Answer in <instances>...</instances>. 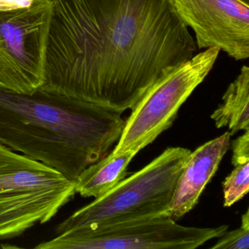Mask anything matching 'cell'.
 Here are the masks:
<instances>
[{
  "instance_id": "6",
  "label": "cell",
  "mask_w": 249,
  "mask_h": 249,
  "mask_svg": "<svg viewBox=\"0 0 249 249\" xmlns=\"http://www.w3.org/2000/svg\"><path fill=\"white\" fill-rule=\"evenodd\" d=\"M53 0L0 9V89L31 94L44 80L46 45Z\"/></svg>"
},
{
  "instance_id": "9",
  "label": "cell",
  "mask_w": 249,
  "mask_h": 249,
  "mask_svg": "<svg viewBox=\"0 0 249 249\" xmlns=\"http://www.w3.org/2000/svg\"><path fill=\"white\" fill-rule=\"evenodd\" d=\"M230 132L214 138L191 153L176 183L168 214L176 220L192 211L218 170L228 151Z\"/></svg>"
},
{
  "instance_id": "15",
  "label": "cell",
  "mask_w": 249,
  "mask_h": 249,
  "mask_svg": "<svg viewBox=\"0 0 249 249\" xmlns=\"http://www.w3.org/2000/svg\"><path fill=\"white\" fill-rule=\"evenodd\" d=\"M36 0H0V9H14L31 6Z\"/></svg>"
},
{
  "instance_id": "4",
  "label": "cell",
  "mask_w": 249,
  "mask_h": 249,
  "mask_svg": "<svg viewBox=\"0 0 249 249\" xmlns=\"http://www.w3.org/2000/svg\"><path fill=\"white\" fill-rule=\"evenodd\" d=\"M75 194L74 180L0 143V240L50 221Z\"/></svg>"
},
{
  "instance_id": "14",
  "label": "cell",
  "mask_w": 249,
  "mask_h": 249,
  "mask_svg": "<svg viewBox=\"0 0 249 249\" xmlns=\"http://www.w3.org/2000/svg\"><path fill=\"white\" fill-rule=\"evenodd\" d=\"M231 150V164L233 166L249 161V129L245 130L243 135L232 141Z\"/></svg>"
},
{
  "instance_id": "13",
  "label": "cell",
  "mask_w": 249,
  "mask_h": 249,
  "mask_svg": "<svg viewBox=\"0 0 249 249\" xmlns=\"http://www.w3.org/2000/svg\"><path fill=\"white\" fill-rule=\"evenodd\" d=\"M211 249H248L249 248V211L241 217V225L231 231H225Z\"/></svg>"
},
{
  "instance_id": "1",
  "label": "cell",
  "mask_w": 249,
  "mask_h": 249,
  "mask_svg": "<svg viewBox=\"0 0 249 249\" xmlns=\"http://www.w3.org/2000/svg\"><path fill=\"white\" fill-rule=\"evenodd\" d=\"M197 49L173 0H53L40 88L122 114Z\"/></svg>"
},
{
  "instance_id": "5",
  "label": "cell",
  "mask_w": 249,
  "mask_h": 249,
  "mask_svg": "<svg viewBox=\"0 0 249 249\" xmlns=\"http://www.w3.org/2000/svg\"><path fill=\"white\" fill-rule=\"evenodd\" d=\"M220 50L195 53L160 77L132 107L112 153L139 152L170 127L178 112L215 65Z\"/></svg>"
},
{
  "instance_id": "7",
  "label": "cell",
  "mask_w": 249,
  "mask_h": 249,
  "mask_svg": "<svg viewBox=\"0 0 249 249\" xmlns=\"http://www.w3.org/2000/svg\"><path fill=\"white\" fill-rule=\"evenodd\" d=\"M228 225L185 227L168 214L119 223L95 230L57 234L37 249H195L219 237Z\"/></svg>"
},
{
  "instance_id": "10",
  "label": "cell",
  "mask_w": 249,
  "mask_h": 249,
  "mask_svg": "<svg viewBox=\"0 0 249 249\" xmlns=\"http://www.w3.org/2000/svg\"><path fill=\"white\" fill-rule=\"evenodd\" d=\"M136 151L107 154L85 169L75 182L76 193L83 197L98 198L111 190L127 176V168Z\"/></svg>"
},
{
  "instance_id": "11",
  "label": "cell",
  "mask_w": 249,
  "mask_h": 249,
  "mask_svg": "<svg viewBox=\"0 0 249 249\" xmlns=\"http://www.w3.org/2000/svg\"><path fill=\"white\" fill-rule=\"evenodd\" d=\"M222 103L211 115L218 129L228 127L230 135L249 129V68L242 67L240 73L229 86Z\"/></svg>"
},
{
  "instance_id": "12",
  "label": "cell",
  "mask_w": 249,
  "mask_h": 249,
  "mask_svg": "<svg viewBox=\"0 0 249 249\" xmlns=\"http://www.w3.org/2000/svg\"><path fill=\"white\" fill-rule=\"evenodd\" d=\"M234 167L223 183L224 207L234 205L249 190V161L240 163Z\"/></svg>"
},
{
  "instance_id": "8",
  "label": "cell",
  "mask_w": 249,
  "mask_h": 249,
  "mask_svg": "<svg viewBox=\"0 0 249 249\" xmlns=\"http://www.w3.org/2000/svg\"><path fill=\"white\" fill-rule=\"evenodd\" d=\"M195 33L198 49L218 48L234 60L249 57V3L242 0H173Z\"/></svg>"
},
{
  "instance_id": "2",
  "label": "cell",
  "mask_w": 249,
  "mask_h": 249,
  "mask_svg": "<svg viewBox=\"0 0 249 249\" xmlns=\"http://www.w3.org/2000/svg\"><path fill=\"white\" fill-rule=\"evenodd\" d=\"M124 125L121 113L84 100L0 89V143L70 180L108 154Z\"/></svg>"
},
{
  "instance_id": "16",
  "label": "cell",
  "mask_w": 249,
  "mask_h": 249,
  "mask_svg": "<svg viewBox=\"0 0 249 249\" xmlns=\"http://www.w3.org/2000/svg\"><path fill=\"white\" fill-rule=\"evenodd\" d=\"M243 2H247V3H249V0H242Z\"/></svg>"
},
{
  "instance_id": "3",
  "label": "cell",
  "mask_w": 249,
  "mask_h": 249,
  "mask_svg": "<svg viewBox=\"0 0 249 249\" xmlns=\"http://www.w3.org/2000/svg\"><path fill=\"white\" fill-rule=\"evenodd\" d=\"M191 153L183 147L164 150L143 168L58 224L56 235L168 214L178 179Z\"/></svg>"
}]
</instances>
